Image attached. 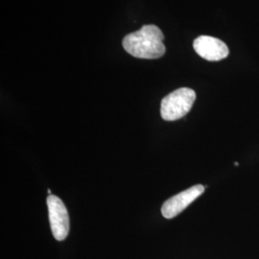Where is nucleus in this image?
<instances>
[{
	"label": "nucleus",
	"instance_id": "39448f33",
	"mask_svg": "<svg viewBox=\"0 0 259 259\" xmlns=\"http://www.w3.org/2000/svg\"><path fill=\"white\" fill-rule=\"evenodd\" d=\"M193 47L198 55L210 62L221 61L230 54V50L224 41L210 36L197 37L194 40Z\"/></svg>",
	"mask_w": 259,
	"mask_h": 259
},
{
	"label": "nucleus",
	"instance_id": "7ed1b4c3",
	"mask_svg": "<svg viewBox=\"0 0 259 259\" xmlns=\"http://www.w3.org/2000/svg\"><path fill=\"white\" fill-rule=\"evenodd\" d=\"M47 203L52 234L56 240L64 241L69 233L68 211L63 201L55 195H49Z\"/></svg>",
	"mask_w": 259,
	"mask_h": 259
},
{
	"label": "nucleus",
	"instance_id": "f257e3e1",
	"mask_svg": "<svg viewBox=\"0 0 259 259\" xmlns=\"http://www.w3.org/2000/svg\"><path fill=\"white\" fill-rule=\"evenodd\" d=\"M164 36L161 30L154 24H147L139 31L131 33L123 38V47L129 53L139 59H158L165 54Z\"/></svg>",
	"mask_w": 259,
	"mask_h": 259
},
{
	"label": "nucleus",
	"instance_id": "f03ea898",
	"mask_svg": "<svg viewBox=\"0 0 259 259\" xmlns=\"http://www.w3.org/2000/svg\"><path fill=\"white\" fill-rule=\"evenodd\" d=\"M196 93L188 88H181L169 93L160 104V115L165 121H176L185 116L193 106Z\"/></svg>",
	"mask_w": 259,
	"mask_h": 259
},
{
	"label": "nucleus",
	"instance_id": "20e7f679",
	"mask_svg": "<svg viewBox=\"0 0 259 259\" xmlns=\"http://www.w3.org/2000/svg\"><path fill=\"white\" fill-rule=\"evenodd\" d=\"M204 191V185H196L171 197L161 206L162 216L166 219L175 218L203 194Z\"/></svg>",
	"mask_w": 259,
	"mask_h": 259
},
{
	"label": "nucleus",
	"instance_id": "423d86ee",
	"mask_svg": "<svg viewBox=\"0 0 259 259\" xmlns=\"http://www.w3.org/2000/svg\"><path fill=\"white\" fill-rule=\"evenodd\" d=\"M47 192H48V194L52 195V191H51V189H48V190H47Z\"/></svg>",
	"mask_w": 259,
	"mask_h": 259
}]
</instances>
